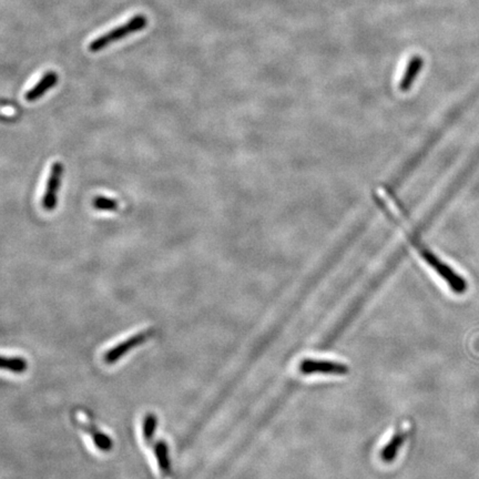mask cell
Here are the masks:
<instances>
[{
    "mask_svg": "<svg viewBox=\"0 0 479 479\" xmlns=\"http://www.w3.org/2000/svg\"><path fill=\"white\" fill-rule=\"evenodd\" d=\"M298 372L303 375H347L349 368L343 363L328 361V359H305L298 364Z\"/></svg>",
    "mask_w": 479,
    "mask_h": 479,
    "instance_id": "3957f363",
    "label": "cell"
},
{
    "mask_svg": "<svg viewBox=\"0 0 479 479\" xmlns=\"http://www.w3.org/2000/svg\"><path fill=\"white\" fill-rule=\"evenodd\" d=\"M406 438H408V431H397L396 434L391 437V440L385 445V447L381 450L382 461L385 463H391L394 461Z\"/></svg>",
    "mask_w": 479,
    "mask_h": 479,
    "instance_id": "9c48e42d",
    "label": "cell"
},
{
    "mask_svg": "<svg viewBox=\"0 0 479 479\" xmlns=\"http://www.w3.org/2000/svg\"><path fill=\"white\" fill-rule=\"evenodd\" d=\"M153 452H155V461H157L160 473L165 478H170L173 471L168 443L163 439H160L155 443Z\"/></svg>",
    "mask_w": 479,
    "mask_h": 479,
    "instance_id": "8992f818",
    "label": "cell"
},
{
    "mask_svg": "<svg viewBox=\"0 0 479 479\" xmlns=\"http://www.w3.org/2000/svg\"><path fill=\"white\" fill-rule=\"evenodd\" d=\"M62 174H64V165L62 162L53 163L51 165L50 173H49L48 181L46 186V191L41 200V207L43 210L51 211L57 208L58 203V191L62 184Z\"/></svg>",
    "mask_w": 479,
    "mask_h": 479,
    "instance_id": "5b68a950",
    "label": "cell"
},
{
    "mask_svg": "<svg viewBox=\"0 0 479 479\" xmlns=\"http://www.w3.org/2000/svg\"><path fill=\"white\" fill-rule=\"evenodd\" d=\"M58 83V75L55 71H49L41 77L39 83L34 85L28 92L25 95L26 102H34L45 95L49 89L53 88Z\"/></svg>",
    "mask_w": 479,
    "mask_h": 479,
    "instance_id": "52a82bcc",
    "label": "cell"
},
{
    "mask_svg": "<svg viewBox=\"0 0 479 479\" xmlns=\"http://www.w3.org/2000/svg\"><path fill=\"white\" fill-rule=\"evenodd\" d=\"M1 368L4 370H8L13 374H22L28 368V363L24 357L3 356Z\"/></svg>",
    "mask_w": 479,
    "mask_h": 479,
    "instance_id": "30bf717a",
    "label": "cell"
},
{
    "mask_svg": "<svg viewBox=\"0 0 479 479\" xmlns=\"http://www.w3.org/2000/svg\"><path fill=\"white\" fill-rule=\"evenodd\" d=\"M423 66L424 59L421 56H414L410 59V62L406 66V69H405L401 83H399V89L401 90H410L416 78L421 74Z\"/></svg>",
    "mask_w": 479,
    "mask_h": 479,
    "instance_id": "ba28073f",
    "label": "cell"
},
{
    "mask_svg": "<svg viewBox=\"0 0 479 479\" xmlns=\"http://www.w3.org/2000/svg\"><path fill=\"white\" fill-rule=\"evenodd\" d=\"M155 330H146L144 332H139L134 335L130 336L125 341L120 342L117 345L104 352L102 355V362L106 365H112L118 362L121 357L125 356L131 349H136L137 346L141 345L149 341L152 336L155 335Z\"/></svg>",
    "mask_w": 479,
    "mask_h": 479,
    "instance_id": "277c9868",
    "label": "cell"
},
{
    "mask_svg": "<svg viewBox=\"0 0 479 479\" xmlns=\"http://www.w3.org/2000/svg\"><path fill=\"white\" fill-rule=\"evenodd\" d=\"M146 25H148V19H146L144 15H136V16L129 19L128 22H125V24L121 25V26L117 27L115 29L110 30L109 32H106L104 35L92 40L90 45H89V50L91 53H98V51L102 50V49L106 48L108 46L111 45L112 43L119 41V40L123 39V38L128 37L131 34H134V32L144 29Z\"/></svg>",
    "mask_w": 479,
    "mask_h": 479,
    "instance_id": "6da1fadb",
    "label": "cell"
},
{
    "mask_svg": "<svg viewBox=\"0 0 479 479\" xmlns=\"http://www.w3.org/2000/svg\"><path fill=\"white\" fill-rule=\"evenodd\" d=\"M72 419L78 429L85 431V434L91 437V440L97 450H102V452H109L112 450L113 447L112 439L108 436V434H104V431L97 427L96 423L93 422L92 416L90 415V412H85L83 408H80L72 412Z\"/></svg>",
    "mask_w": 479,
    "mask_h": 479,
    "instance_id": "7a4b0ae2",
    "label": "cell"
},
{
    "mask_svg": "<svg viewBox=\"0 0 479 479\" xmlns=\"http://www.w3.org/2000/svg\"><path fill=\"white\" fill-rule=\"evenodd\" d=\"M92 207L97 211H106V212H115L119 209V203L111 197L98 195L92 200Z\"/></svg>",
    "mask_w": 479,
    "mask_h": 479,
    "instance_id": "8fae6325",
    "label": "cell"
}]
</instances>
